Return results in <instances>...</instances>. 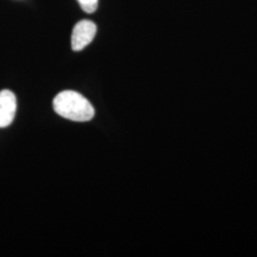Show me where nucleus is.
<instances>
[{"instance_id": "nucleus-1", "label": "nucleus", "mask_w": 257, "mask_h": 257, "mask_svg": "<svg viewBox=\"0 0 257 257\" xmlns=\"http://www.w3.org/2000/svg\"><path fill=\"white\" fill-rule=\"evenodd\" d=\"M54 109L60 116L75 122H87L94 116L90 101L74 91L59 92L54 99Z\"/></svg>"}, {"instance_id": "nucleus-3", "label": "nucleus", "mask_w": 257, "mask_h": 257, "mask_svg": "<svg viewBox=\"0 0 257 257\" xmlns=\"http://www.w3.org/2000/svg\"><path fill=\"white\" fill-rule=\"evenodd\" d=\"M17 111V97L9 90L0 92V128L8 127L14 121Z\"/></svg>"}, {"instance_id": "nucleus-2", "label": "nucleus", "mask_w": 257, "mask_h": 257, "mask_svg": "<svg viewBox=\"0 0 257 257\" xmlns=\"http://www.w3.org/2000/svg\"><path fill=\"white\" fill-rule=\"evenodd\" d=\"M96 34V25L91 20H81L74 26L72 34V48L81 51L92 41Z\"/></svg>"}, {"instance_id": "nucleus-4", "label": "nucleus", "mask_w": 257, "mask_h": 257, "mask_svg": "<svg viewBox=\"0 0 257 257\" xmlns=\"http://www.w3.org/2000/svg\"><path fill=\"white\" fill-rule=\"evenodd\" d=\"M84 12L92 14L97 9L98 0H77Z\"/></svg>"}]
</instances>
